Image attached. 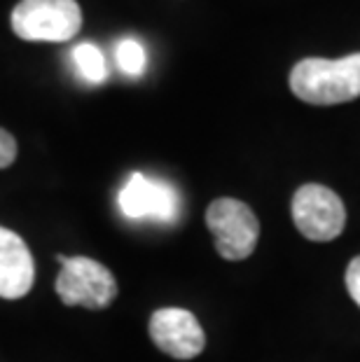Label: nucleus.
<instances>
[{
  "instance_id": "obj_8",
  "label": "nucleus",
  "mask_w": 360,
  "mask_h": 362,
  "mask_svg": "<svg viewBox=\"0 0 360 362\" xmlns=\"http://www.w3.org/2000/svg\"><path fill=\"white\" fill-rule=\"evenodd\" d=\"M35 264L26 241L17 232L0 227V297L19 299L33 288Z\"/></svg>"
},
{
  "instance_id": "obj_10",
  "label": "nucleus",
  "mask_w": 360,
  "mask_h": 362,
  "mask_svg": "<svg viewBox=\"0 0 360 362\" xmlns=\"http://www.w3.org/2000/svg\"><path fill=\"white\" fill-rule=\"evenodd\" d=\"M115 59H117L120 71L124 75H132V78H141L145 73V66H148V54H145L143 45L139 40H122L115 49Z\"/></svg>"
},
{
  "instance_id": "obj_1",
  "label": "nucleus",
  "mask_w": 360,
  "mask_h": 362,
  "mask_svg": "<svg viewBox=\"0 0 360 362\" xmlns=\"http://www.w3.org/2000/svg\"><path fill=\"white\" fill-rule=\"evenodd\" d=\"M290 89L311 105L354 101L360 96V52L342 59H302L290 71Z\"/></svg>"
},
{
  "instance_id": "obj_7",
  "label": "nucleus",
  "mask_w": 360,
  "mask_h": 362,
  "mask_svg": "<svg viewBox=\"0 0 360 362\" xmlns=\"http://www.w3.org/2000/svg\"><path fill=\"white\" fill-rule=\"evenodd\" d=\"M150 337L159 351L175 360H192L206 346V334L197 315L175 306H166L152 313Z\"/></svg>"
},
{
  "instance_id": "obj_6",
  "label": "nucleus",
  "mask_w": 360,
  "mask_h": 362,
  "mask_svg": "<svg viewBox=\"0 0 360 362\" xmlns=\"http://www.w3.org/2000/svg\"><path fill=\"white\" fill-rule=\"evenodd\" d=\"M117 202L122 213L132 220L173 222L180 211V199L171 185L157 178H148L143 173L129 175Z\"/></svg>"
},
{
  "instance_id": "obj_2",
  "label": "nucleus",
  "mask_w": 360,
  "mask_h": 362,
  "mask_svg": "<svg viewBox=\"0 0 360 362\" xmlns=\"http://www.w3.org/2000/svg\"><path fill=\"white\" fill-rule=\"evenodd\" d=\"M80 26L82 12L75 0H21L12 10V30L28 42H68Z\"/></svg>"
},
{
  "instance_id": "obj_5",
  "label": "nucleus",
  "mask_w": 360,
  "mask_h": 362,
  "mask_svg": "<svg viewBox=\"0 0 360 362\" xmlns=\"http://www.w3.org/2000/svg\"><path fill=\"white\" fill-rule=\"evenodd\" d=\"M293 220L297 232L309 241H332L347 225V211L339 194L325 185H302L293 197Z\"/></svg>"
},
{
  "instance_id": "obj_3",
  "label": "nucleus",
  "mask_w": 360,
  "mask_h": 362,
  "mask_svg": "<svg viewBox=\"0 0 360 362\" xmlns=\"http://www.w3.org/2000/svg\"><path fill=\"white\" fill-rule=\"evenodd\" d=\"M61 272L57 279V295L66 306L105 309L117 297V281L101 262L91 257L57 255Z\"/></svg>"
},
{
  "instance_id": "obj_4",
  "label": "nucleus",
  "mask_w": 360,
  "mask_h": 362,
  "mask_svg": "<svg viewBox=\"0 0 360 362\" xmlns=\"http://www.w3.org/2000/svg\"><path fill=\"white\" fill-rule=\"evenodd\" d=\"M206 225L216 238L220 257L239 262L252 255L260 238V222L250 206L232 197L216 199L206 211Z\"/></svg>"
},
{
  "instance_id": "obj_11",
  "label": "nucleus",
  "mask_w": 360,
  "mask_h": 362,
  "mask_svg": "<svg viewBox=\"0 0 360 362\" xmlns=\"http://www.w3.org/2000/svg\"><path fill=\"white\" fill-rule=\"evenodd\" d=\"M17 159V141L10 131L0 129V168H7Z\"/></svg>"
},
{
  "instance_id": "obj_9",
  "label": "nucleus",
  "mask_w": 360,
  "mask_h": 362,
  "mask_svg": "<svg viewBox=\"0 0 360 362\" xmlns=\"http://www.w3.org/2000/svg\"><path fill=\"white\" fill-rule=\"evenodd\" d=\"M73 61L80 75L91 84H101L108 78V66H105L103 52L91 42H82L73 49Z\"/></svg>"
},
{
  "instance_id": "obj_12",
  "label": "nucleus",
  "mask_w": 360,
  "mask_h": 362,
  "mask_svg": "<svg viewBox=\"0 0 360 362\" xmlns=\"http://www.w3.org/2000/svg\"><path fill=\"white\" fill-rule=\"evenodd\" d=\"M347 290L351 299L360 306V255L356 259H351V264L347 269Z\"/></svg>"
}]
</instances>
